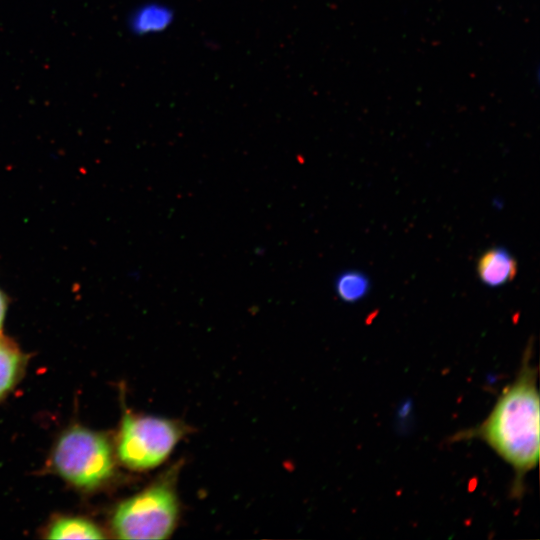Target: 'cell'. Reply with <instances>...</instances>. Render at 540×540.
<instances>
[{
  "mask_svg": "<svg viewBox=\"0 0 540 540\" xmlns=\"http://www.w3.org/2000/svg\"><path fill=\"white\" fill-rule=\"evenodd\" d=\"M525 356L516 379L506 387L488 417L461 437L482 439L515 471L514 493L539 460L540 408L537 370Z\"/></svg>",
  "mask_w": 540,
  "mask_h": 540,
  "instance_id": "6da1fadb",
  "label": "cell"
},
{
  "mask_svg": "<svg viewBox=\"0 0 540 540\" xmlns=\"http://www.w3.org/2000/svg\"><path fill=\"white\" fill-rule=\"evenodd\" d=\"M178 514L172 482L163 479L122 502L112 524L121 539H164L172 534Z\"/></svg>",
  "mask_w": 540,
  "mask_h": 540,
  "instance_id": "7a4b0ae2",
  "label": "cell"
},
{
  "mask_svg": "<svg viewBox=\"0 0 540 540\" xmlns=\"http://www.w3.org/2000/svg\"><path fill=\"white\" fill-rule=\"evenodd\" d=\"M53 463L63 478L84 488L99 485L113 471L107 439L82 427H73L61 436L54 449Z\"/></svg>",
  "mask_w": 540,
  "mask_h": 540,
  "instance_id": "3957f363",
  "label": "cell"
},
{
  "mask_svg": "<svg viewBox=\"0 0 540 540\" xmlns=\"http://www.w3.org/2000/svg\"><path fill=\"white\" fill-rule=\"evenodd\" d=\"M183 435L177 421L128 413L119 434V459L133 470L152 469L168 458Z\"/></svg>",
  "mask_w": 540,
  "mask_h": 540,
  "instance_id": "277c9868",
  "label": "cell"
},
{
  "mask_svg": "<svg viewBox=\"0 0 540 540\" xmlns=\"http://www.w3.org/2000/svg\"><path fill=\"white\" fill-rule=\"evenodd\" d=\"M174 22V11L164 3L149 1L135 7L127 18V27L137 36L159 34Z\"/></svg>",
  "mask_w": 540,
  "mask_h": 540,
  "instance_id": "5b68a950",
  "label": "cell"
},
{
  "mask_svg": "<svg viewBox=\"0 0 540 540\" xmlns=\"http://www.w3.org/2000/svg\"><path fill=\"white\" fill-rule=\"evenodd\" d=\"M516 272L515 259L502 247L485 251L477 263V274L480 280L489 287H499L510 282Z\"/></svg>",
  "mask_w": 540,
  "mask_h": 540,
  "instance_id": "8992f818",
  "label": "cell"
},
{
  "mask_svg": "<svg viewBox=\"0 0 540 540\" xmlns=\"http://www.w3.org/2000/svg\"><path fill=\"white\" fill-rule=\"evenodd\" d=\"M101 530L82 518H62L54 522L48 534L49 539H101Z\"/></svg>",
  "mask_w": 540,
  "mask_h": 540,
  "instance_id": "52a82bcc",
  "label": "cell"
},
{
  "mask_svg": "<svg viewBox=\"0 0 540 540\" xmlns=\"http://www.w3.org/2000/svg\"><path fill=\"white\" fill-rule=\"evenodd\" d=\"M369 290V278L357 270L345 271L335 280V291L345 302L359 301L367 295Z\"/></svg>",
  "mask_w": 540,
  "mask_h": 540,
  "instance_id": "ba28073f",
  "label": "cell"
},
{
  "mask_svg": "<svg viewBox=\"0 0 540 540\" xmlns=\"http://www.w3.org/2000/svg\"><path fill=\"white\" fill-rule=\"evenodd\" d=\"M21 364L19 353L0 341V398L13 386Z\"/></svg>",
  "mask_w": 540,
  "mask_h": 540,
  "instance_id": "9c48e42d",
  "label": "cell"
},
{
  "mask_svg": "<svg viewBox=\"0 0 540 540\" xmlns=\"http://www.w3.org/2000/svg\"><path fill=\"white\" fill-rule=\"evenodd\" d=\"M5 310H6V302L3 294L0 292V331L2 328L4 316H5Z\"/></svg>",
  "mask_w": 540,
  "mask_h": 540,
  "instance_id": "30bf717a",
  "label": "cell"
}]
</instances>
